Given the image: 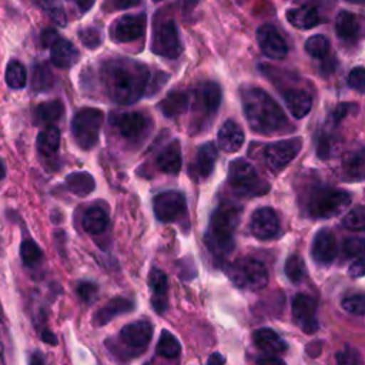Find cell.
I'll return each mask as SVG.
<instances>
[{"label":"cell","mask_w":365,"mask_h":365,"mask_svg":"<svg viewBox=\"0 0 365 365\" xmlns=\"http://www.w3.org/2000/svg\"><path fill=\"white\" fill-rule=\"evenodd\" d=\"M100 80L106 94L118 104H134L150 86V71L140 61L115 57L103 63Z\"/></svg>","instance_id":"cell-1"},{"label":"cell","mask_w":365,"mask_h":365,"mask_svg":"<svg viewBox=\"0 0 365 365\" xmlns=\"http://www.w3.org/2000/svg\"><path fill=\"white\" fill-rule=\"evenodd\" d=\"M244 115L250 127L259 134H272L284 130L287 117L278 103L262 88L244 87L241 90Z\"/></svg>","instance_id":"cell-2"},{"label":"cell","mask_w":365,"mask_h":365,"mask_svg":"<svg viewBox=\"0 0 365 365\" xmlns=\"http://www.w3.org/2000/svg\"><path fill=\"white\" fill-rule=\"evenodd\" d=\"M241 208L232 202H221L210 217L205 244L215 257L227 255L234 248V232L240 222Z\"/></svg>","instance_id":"cell-3"},{"label":"cell","mask_w":365,"mask_h":365,"mask_svg":"<svg viewBox=\"0 0 365 365\" xmlns=\"http://www.w3.org/2000/svg\"><path fill=\"white\" fill-rule=\"evenodd\" d=\"M351 204V194L328 185L311 187L305 197V210L312 218H331Z\"/></svg>","instance_id":"cell-4"},{"label":"cell","mask_w":365,"mask_h":365,"mask_svg":"<svg viewBox=\"0 0 365 365\" xmlns=\"http://www.w3.org/2000/svg\"><path fill=\"white\" fill-rule=\"evenodd\" d=\"M228 184L241 197L264 195L269 191V182L259 177L251 163L244 158L231 161L228 168Z\"/></svg>","instance_id":"cell-5"},{"label":"cell","mask_w":365,"mask_h":365,"mask_svg":"<svg viewBox=\"0 0 365 365\" xmlns=\"http://www.w3.org/2000/svg\"><path fill=\"white\" fill-rule=\"evenodd\" d=\"M231 282L245 291H259L268 284V271L265 265L251 257H242L231 262L227 268Z\"/></svg>","instance_id":"cell-6"},{"label":"cell","mask_w":365,"mask_h":365,"mask_svg":"<svg viewBox=\"0 0 365 365\" xmlns=\"http://www.w3.org/2000/svg\"><path fill=\"white\" fill-rule=\"evenodd\" d=\"M103 121L104 113L94 107H84L74 114L71 120V133L80 148L91 150L97 144Z\"/></svg>","instance_id":"cell-7"},{"label":"cell","mask_w":365,"mask_h":365,"mask_svg":"<svg viewBox=\"0 0 365 365\" xmlns=\"http://www.w3.org/2000/svg\"><path fill=\"white\" fill-rule=\"evenodd\" d=\"M151 50L167 58H177L182 51V43L180 38L178 27L171 19L157 21L153 29Z\"/></svg>","instance_id":"cell-8"},{"label":"cell","mask_w":365,"mask_h":365,"mask_svg":"<svg viewBox=\"0 0 365 365\" xmlns=\"http://www.w3.org/2000/svg\"><path fill=\"white\" fill-rule=\"evenodd\" d=\"M153 210L158 221L174 222L187 215V201L180 191H163L154 197Z\"/></svg>","instance_id":"cell-9"},{"label":"cell","mask_w":365,"mask_h":365,"mask_svg":"<svg viewBox=\"0 0 365 365\" xmlns=\"http://www.w3.org/2000/svg\"><path fill=\"white\" fill-rule=\"evenodd\" d=\"M301 148H302V140L299 137L279 140L265 145L264 158L268 168L272 173H279L299 154Z\"/></svg>","instance_id":"cell-10"},{"label":"cell","mask_w":365,"mask_h":365,"mask_svg":"<svg viewBox=\"0 0 365 365\" xmlns=\"http://www.w3.org/2000/svg\"><path fill=\"white\" fill-rule=\"evenodd\" d=\"M118 338L133 356L138 355L145 351L153 338V325L145 319L130 322L121 328Z\"/></svg>","instance_id":"cell-11"},{"label":"cell","mask_w":365,"mask_h":365,"mask_svg":"<svg viewBox=\"0 0 365 365\" xmlns=\"http://www.w3.org/2000/svg\"><path fill=\"white\" fill-rule=\"evenodd\" d=\"M147 17L144 13L120 16L110 29V36L115 43H130L140 38L145 31Z\"/></svg>","instance_id":"cell-12"},{"label":"cell","mask_w":365,"mask_h":365,"mask_svg":"<svg viewBox=\"0 0 365 365\" xmlns=\"http://www.w3.org/2000/svg\"><path fill=\"white\" fill-rule=\"evenodd\" d=\"M292 318L295 324L305 334H314L318 331L319 324L317 319V302L309 295L297 294L291 305Z\"/></svg>","instance_id":"cell-13"},{"label":"cell","mask_w":365,"mask_h":365,"mask_svg":"<svg viewBox=\"0 0 365 365\" xmlns=\"http://www.w3.org/2000/svg\"><path fill=\"white\" fill-rule=\"evenodd\" d=\"M250 230L258 240H272L278 237L281 232L278 214L269 207L255 210L250 220Z\"/></svg>","instance_id":"cell-14"},{"label":"cell","mask_w":365,"mask_h":365,"mask_svg":"<svg viewBox=\"0 0 365 365\" xmlns=\"http://www.w3.org/2000/svg\"><path fill=\"white\" fill-rule=\"evenodd\" d=\"M257 41L265 57L272 60H281L287 56L288 47L272 24H262L257 30Z\"/></svg>","instance_id":"cell-15"},{"label":"cell","mask_w":365,"mask_h":365,"mask_svg":"<svg viewBox=\"0 0 365 365\" xmlns=\"http://www.w3.org/2000/svg\"><path fill=\"white\" fill-rule=\"evenodd\" d=\"M111 124L121 137L127 140H135L145 133L148 127V118L143 113L128 111L113 115Z\"/></svg>","instance_id":"cell-16"},{"label":"cell","mask_w":365,"mask_h":365,"mask_svg":"<svg viewBox=\"0 0 365 365\" xmlns=\"http://www.w3.org/2000/svg\"><path fill=\"white\" fill-rule=\"evenodd\" d=\"M336 254H338V245L332 231L328 228L319 230L312 240V247H311L312 259L317 264L329 265L335 259Z\"/></svg>","instance_id":"cell-17"},{"label":"cell","mask_w":365,"mask_h":365,"mask_svg":"<svg viewBox=\"0 0 365 365\" xmlns=\"http://www.w3.org/2000/svg\"><path fill=\"white\" fill-rule=\"evenodd\" d=\"M336 36L344 41H356L365 34V20L351 11L342 10L335 19Z\"/></svg>","instance_id":"cell-18"},{"label":"cell","mask_w":365,"mask_h":365,"mask_svg":"<svg viewBox=\"0 0 365 365\" xmlns=\"http://www.w3.org/2000/svg\"><path fill=\"white\" fill-rule=\"evenodd\" d=\"M217 147L214 143L208 141L202 144L195 154V158L190 167V174L192 178L198 180H205L214 170L215 161H217Z\"/></svg>","instance_id":"cell-19"},{"label":"cell","mask_w":365,"mask_h":365,"mask_svg":"<svg viewBox=\"0 0 365 365\" xmlns=\"http://www.w3.org/2000/svg\"><path fill=\"white\" fill-rule=\"evenodd\" d=\"M148 284L151 288V305L160 315H163L168 308L167 275L158 268H151L148 274Z\"/></svg>","instance_id":"cell-20"},{"label":"cell","mask_w":365,"mask_h":365,"mask_svg":"<svg viewBox=\"0 0 365 365\" xmlns=\"http://www.w3.org/2000/svg\"><path fill=\"white\" fill-rule=\"evenodd\" d=\"M50 56H51V63L58 68H70L80 58V53L77 47L71 41L61 37H58L50 46Z\"/></svg>","instance_id":"cell-21"},{"label":"cell","mask_w":365,"mask_h":365,"mask_svg":"<svg viewBox=\"0 0 365 365\" xmlns=\"http://www.w3.org/2000/svg\"><path fill=\"white\" fill-rule=\"evenodd\" d=\"M341 174L345 181L365 180V148L346 153L341 163Z\"/></svg>","instance_id":"cell-22"},{"label":"cell","mask_w":365,"mask_h":365,"mask_svg":"<svg viewBox=\"0 0 365 365\" xmlns=\"http://www.w3.org/2000/svg\"><path fill=\"white\" fill-rule=\"evenodd\" d=\"M134 309V302L131 299L123 298V297H115L111 298L104 307H101L93 317V325L96 327H103L111 319H114L118 315L127 314Z\"/></svg>","instance_id":"cell-23"},{"label":"cell","mask_w":365,"mask_h":365,"mask_svg":"<svg viewBox=\"0 0 365 365\" xmlns=\"http://www.w3.org/2000/svg\"><path fill=\"white\" fill-rule=\"evenodd\" d=\"M181 163H182V155H181V145L178 140H173L170 144H167L160 151L155 160L157 168L170 175H177L180 173Z\"/></svg>","instance_id":"cell-24"},{"label":"cell","mask_w":365,"mask_h":365,"mask_svg":"<svg viewBox=\"0 0 365 365\" xmlns=\"http://www.w3.org/2000/svg\"><path fill=\"white\" fill-rule=\"evenodd\" d=\"M217 138H218V145L221 150H224L227 153H235L242 147L244 131L235 121L227 120L221 125Z\"/></svg>","instance_id":"cell-25"},{"label":"cell","mask_w":365,"mask_h":365,"mask_svg":"<svg viewBox=\"0 0 365 365\" xmlns=\"http://www.w3.org/2000/svg\"><path fill=\"white\" fill-rule=\"evenodd\" d=\"M252 341L259 351L268 355H279L287 349V344L282 341V338L269 328H259L254 331Z\"/></svg>","instance_id":"cell-26"},{"label":"cell","mask_w":365,"mask_h":365,"mask_svg":"<svg viewBox=\"0 0 365 365\" xmlns=\"http://www.w3.org/2000/svg\"><path fill=\"white\" fill-rule=\"evenodd\" d=\"M195 98L201 108L208 115H212L217 113L221 104V87L214 81H205L200 84L198 90L195 91Z\"/></svg>","instance_id":"cell-27"},{"label":"cell","mask_w":365,"mask_h":365,"mask_svg":"<svg viewBox=\"0 0 365 365\" xmlns=\"http://www.w3.org/2000/svg\"><path fill=\"white\" fill-rule=\"evenodd\" d=\"M190 107V94L185 91H170L158 104V108L161 113L168 117H177L182 113H185Z\"/></svg>","instance_id":"cell-28"},{"label":"cell","mask_w":365,"mask_h":365,"mask_svg":"<svg viewBox=\"0 0 365 365\" xmlns=\"http://www.w3.org/2000/svg\"><path fill=\"white\" fill-rule=\"evenodd\" d=\"M284 101L288 111L295 118L305 117L312 107V97L304 90H288L284 93Z\"/></svg>","instance_id":"cell-29"},{"label":"cell","mask_w":365,"mask_h":365,"mask_svg":"<svg viewBox=\"0 0 365 365\" xmlns=\"http://www.w3.org/2000/svg\"><path fill=\"white\" fill-rule=\"evenodd\" d=\"M287 20L297 29L307 30L318 26L319 13L314 6H299L287 11Z\"/></svg>","instance_id":"cell-30"},{"label":"cell","mask_w":365,"mask_h":365,"mask_svg":"<svg viewBox=\"0 0 365 365\" xmlns=\"http://www.w3.org/2000/svg\"><path fill=\"white\" fill-rule=\"evenodd\" d=\"M64 113V106L60 100L44 101L38 104L33 113V121L37 125H51Z\"/></svg>","instance_id":"cell-31"},{"label":"cell","mask_w":365,"mask_h":365,"mask_svg":"<svg viewBox=\"0 0 365 365\" xmlns=\"http://www.w3.org/2000/svg\"><path fill=\"white\" fill-rule=\"evenodd\" d=\"M81 224H83V228L86 232H88L91 235H97V234H101L106 231V228L108 225V215L101 207L93 205L84 211Z\"/></svg>","instance_id":"cell-32"},{"label":"cell","mask_w":365,"mask_h":365,"mask_svg":"<svg viewBox=\"0 0 365 365\" xmlns=\"http://www.w3.org/2000/svg\"><path fill=\"white\" fill-rule=\"evenodd\" d=\"M66 187L70 192L78 197H86L94 191L96 181L90 173L77 171L66 177Z\"/></svg>","instance_id":"cell-33"},{"label":"cell","mask_w":365,"mask_h":365,"mask_svg":"<svg viewBox=\"0 0 365 365\" xmlns=\"http://www.w3.org/2000/svg\"><path fill=\"white\" fill-rule=\"evenodd\" d=\"M37 150L44 157H51L57 153L60 145V131L56 125L44 127L36 140Z\"/></svg>","instance_id":"cell-34"},{"label":"cell","mask_w":365,"mask_h":365,"mask_svg":"<svg viewBox=\"0 0 365 365\" xmlns=\"http://www.w3.org/2000/svg\"><path fill=\"white\" fill-rule=\"evenodd\" d=\"M54 81V76L51 73V68L46 64H36L31 74V88L36 93H43L51 88Z\"/></svg>","instance_id":"cell-35"},{"label":"cell","mask_w":365,"mask_h":365,"mask_svg":"<svg viewBox=\"0 0 365 365\" xmlns=\"http://www.w3.org/2000/svg\"><path fill=\"white\" fill-rule=\"evenodd\" d=\"M157 354L167 359H175L181 354V345L178 339L170 331H161L157 342Z\"/></svg>","instance_id":"cell-36"},{"label":"cell","mask_w":365,"mask_h":365,"mask_svg":"<svg viewBox=\"0 0 365 365\" xmlns=\"http://www.w3.org/2000/svg\"><path fill=\"white\" fill-rule=\"evenodd\" d=\"M4 80L10 88H23L27 83L26 67L19 60H10L6 67Z\"/></svg>","instance_id":"cell-37"},{"label":"cell","mask_w":365,"mask_h":365,"mask_svg":"<svg viewBox=\"0 0 365 365\" xmlns=\"http://www.w3.org/2000/svg\"><path fill=\"white\" fill-rule=\"evenodd\" d=\"M341 225L349 231H365V205H356L351 208L341 220Z\"/></svg>","instance_id":"cell-38"},{"label":"cell","mask_w":365,"mask_h":365,"mask_svg":"<svg viewBox=\"0 0 365 365\" xmlns=\"http://www.w3.org/2000/svg\"><path fill=\"white\" fill-rule=\"evenodd\" d=\"M20 257L26 267H34L41 261L43 251L40 250V247L34 240L26 238L20 245Z\"/></svg>","instance_id":"cell-39"},{"label":"cell","mask_w":365,"mask_h":365,"mask_svg":"<svg viewBox=\"0 0 365 365\" xmlns=\"http://www.w3.org/2000/svg\"><path fill=\"white\" fill-rule=\"evenodd\" d=\"M284 269H285V275L288 277V279L294 284L301 282L302 278L305 277V262H304L302 257L298 254H291L287 258Z\"/></svg>","instance_id":"cell-40"},{"label":"cell","mask_w":365,"mask_h":365,"mask_svg":"<svg viewBox=\"0 0 365 365\" xmlns=\"http://www.w3.org/2000/svg\"><path fill=\"white\" fill-rule=\"evenodd\" d=\"M329 50V41L322 34H315L305 41V51L312 58H324Z\"/></svg>","instance_id":"cell-41"},{"label":"cell","mask_w":365,"mask_h":365,"mask_svg":"<svg viewBox=\"0 0 365 365\" xmlns=\"http://www.w3.org/2000/svg\"><path fill=\"white\" fill-rule=\"evenodd\" d=\"M341 307L348 314L364 315L365 314V292H354L348 294L342 298Z\"/></svg>","instance_id":"cell-42"},{"label":"cell","mask_w":365,"mask_h":365,"mask_svg":"<svg viewBox=\"0 0 365 365\" xmlns=\"http://www.w3.org/2000/svg\"><path fill=\"white\" fill-rule=\"evenodd\" d=\"M36 1L48 13V16L54 23L63 27L67 24V16L63 6L60 4V0H36Z\"/></svg>","instance_id":"cell-43"},{"label":"cell","mask_w":365,"mask_h":365,"mask_svg":"<svg viewBox=\"0 0 365 365\" xmlns=\"http://www.w3.org/2000/svg\"><path fill=\"white\" fill-rule=\"evenodd\" d=\"M336 150H338V143L332 134H322L319 137L318 145H317V153H318L319 158L327 160V158L335 155Z\"/></svg>","instance_id":"cell-44"},{"label":"cell","mask_w":365,"mask_h":365,"mask_svg":"<svg viewBox=\"0 0 365 365\" xmlns=\"http://www.w3.org/2000/svg\"><path fill=\"white\" fill-rule=\"evenodd\" d=\"M362 251H365V238L351 237L342 242V254L345 258H356Z\"/></svg>","instance_id":"cell-45"},{"label":"cell","mask_w":365,"mask_h":365,"mask_svg":"<svg viewBox=\"0 0 365 365\" xmlns=\"http://www.w3.org/2000/svg\"><path fill=\"white\" fill-rule=\"evenodd\" d=\"M335 358H336V365H364L361 354L352 346H345L339 349Z\"/></svg>","instance_id":"cell-46"},{"label":"cell","mask_w":365,"mask_h":365,"mask_svg":"<svg viewBox=\"0 0 365 365\" xmlns=\"http://www.w3.org/2000/svg\"><path fill=\"white\" fill-rule=\"evenodd\" d=\"M77 295L86 304H93L98 295V287L91 281H80L76 287Z\"/></svg>","instance_id":"cell-47"},{"label":"cell","mask_w":365,"mask_h":365,"mask_svg":"<svg viewBox=\"0 0 365 365\" xmlns=\"http://www.w3.org/2000/svg\"><path fill=\"white\" fill-rule=\"evenodd\" d=\"M78 37L81 40V43L84 46H87L88 48H96L101 44L103 41V36H101V31L94 29V27H87V29H83L80 30L78 33Z\"/></svg>","instance_id":"cell-48"},{"label":"cell","mask_w":365,"mask_h":365,"mask_svg":"<svg viewBox=\"0 0 365 365\" xmlns=\"http://www.w3.org/2000/svg\"><path fill=\"white\" fill-rule=\"evenodd\" d=\"M348 86L359 93H365V68L356 67L348 76Z\"/></svg>","instance_id":"cell-49"},{"label":"cell","mask_w":365,"mask_h":365,"mask_svg":"<svg viewBox=\"0 0 365 365\" xmlns=\"http://www.w3.org/2000/svg\"><path fill=\"white\" fill-rule=\"evenodd\" d=\"M348 275L352 278L365 275V251H362L356 258H354L348 268Z\"/></svg>","instance_id":"cell-50"},{"label":"cell","mask_w":365,"mask_h":365,"mask_svg":"<svg viewBox=\"0 0 365 365\" xmlns=\"http://www.w3.org/2000/svg\"><path fill=\"white\" fill-rule=\"evenodd\" d=\"M352 108V106L351 104H348V103H342V104H339L335 110H334V113L331 114V120H332V125H336L345 115H346V113L349 111Z\"/></svg>","instance_id":"cell-51"},{"label":"cell","mask_w":365,"mask_h":365,"mask_svg":"<svg viewBox=\"0 0 365 365\" xmlns=\"http://www.w3.org/2000/svg\"><path fill=\"white\" fill-rule=\"evenodd\" d=\"M58 38V34L56 30H51V29H47L41 33L40 36V41L43 44V47H50L56 40Z\"/></svg>","instance_id":"cell-52"},{"label":"cell","mask_w":365,"mask_h":365,"mask_svg":"<svg viewBox=\"0 0 365 365\" xmlns=\"http://www.w3.org/2000/svg\"><path fill=\"white\" fill-rule=\"evenodd\" d=\"M257 365H285V362L277 355H264L257 358Z\"/></svg>","instance_id":"cell-53"},{"label":"cell","mask_w":365,"mask_h":365,"mask_svg":"<svg viewBox=\"0 0 365 365\" xmlns=\"http://www.w3.org/2000/svg\"><path fill=\"white\" fill-rule=\"evenodd\" d=\"M40 338H41L46 344L57 345V338H56V335H54L51 331H48V329H41V332H40Z\"/></svg>","instance_id":"cell-54"},{"label":"cell","mask_w":365,"mask_h":365,"mask_svg":"<svg viewBox=\"0 0 365 365\" xmlns=\"http://www.w3.org/2000/svg\"><path fill=\"white\" fill-rule=\"evenodd\" d=\"M114 1V7L124 10V9H130L133 6H137L140 3V0H113Z\"/></svg>","instance_id":"cell-55"},{"label":"cell","mask_w":365,"mask_h":365,"mask_svg":"<svg viewBox=\"0 0 365 365\" xmlns=\"http://www.w3.org/2000/svg\"><path fill=\"white\" fill-rule=\"evenodd\" d=\"M71 1H74V4L78 7V10H80L81 13H86V11L90 10V9L93 7V4H94V0H71Z\"/></svg>","instance_id":"cell-56"},{"label":"cell","mask_w":365,"mask_h":365,"mask_svg":"<svg viewBox=\"0 0 365 365\" xmlns=\"http://www.w3.org/2000/svg\"><path fill=\"white\" fill-rule=\"evenodd\" d=\"M224 364H225V358L220 352L211 354L207 362V365H224Z\"/></svg>","instance_id":"cell-57"},{"label":"cell","mask_w":365,"mask_h":365,"mask_svg":"<svg viewBox=\"0 0 365 365\" xmlns=\"http://www.w3.org/2000/svg\"><path fill=\"white\" fill-rule=\"evenodd\" d=\"M29 365H44V356L40 351H36L30 356V364Z\"/></svg>","instance_id":"cell-58"},{"label":"cell","mask_w":365,"mask_h":365,"mask_svg":"<svg viewBox=\"0 0 365 365\" xmlns=\"http://www.w3.org/2000/svg\"><path fill=\"white\" fill-rule=\"evenodd\" d=\"M4 175H6V168H4L3 161L0 160V180H1V178H4Z\"/></svg>","instance_id":"cell-59"},{"label":"cell","mask_w":365,"mask_h":365,"mask_svg":"<svg viewBox=\"0 0 365 365\" xmlns=\"http://www.w3.org/2000/svg\"><path fill=\"white\" fill-rule=\"evenodd\" d=\"M4 358H3V345H1V342H0V365H4V361H3Z\"/></svg>","instance_id":"cell-60"},{"label":"cell","mask_w":365,"mask_h":365,"mask_svg":"<svg viewBox=\"0 0 365 365\" xmlns=\"http://www.w3.org/2000/svg\"><path fill=\"white\" fill-rule=\"evenodd\" d=\"M185 3H188V1H191V3H197V0H184Z\"/></svg>","instance_id":"cell-61"},{"label":"cell","mask_w":365,"mask_h":365,"mask_svg":"<svg viewBox=\"0 0 365 365\" xmlns=\"http://www.w3.org/2000/svg\"><path fill=\"white\" fill-rule=\"evenodd\" d=\"M351 1H362V0H351Z\"/></svg>","instance_id":"cell-62"},{"label":"cell","mask_w":365,"mask_h":365,"mask_svg":"<svg viewBox=\"0 0 365 365\" xmlns=\"http://www.w3.org/2000/svg\"><path fill=\"white\" fill-rule=\"evenodd\" d=\"M153 1H161V0H153Z\"/></svg>","instance_id":"cell-63"}]
</instances>
